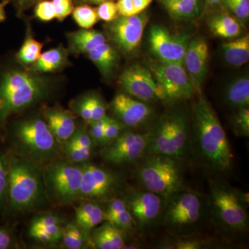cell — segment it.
Listing matches in <instances>:
<instances>
[{"instance_id": "obj_20", "label": "cell", "mask_w": 249, "mask_h": 249, "mask_svg": "<svg viewBox=\"0 0 249 249\" xmlns=\"http://www.w3.org/2000/svg\"><path fill=\"white\" fill-rule=\"evenodd\" d=\"M127 234L104 221L91 231V242L98 249H125Z\"/></svg>"}, {"instance_id": "obj_12", "label": "cell", "mask_w": 249, "mask_h": 249, "mask_svg": "<svg viewBox=\"0 0 249 249\" xmlns=\"http://www.w3.org/2000/svg\"><path fill=\"white\" fill-rule=\"evenodd\" d=\"M148 70L164 93L165 101L179 102L196 93L183 65L152 61Z\"/></svg>"}, {"instance_id": "obj_19", "label": "cell", "mask_w": 249, "mask_h": 249, "mask_svg": "<svg viewBox=\"0 0 249 249\" xmlns=\"http://www.w3.org/2000/svg\"><path fill=\"white\" fill-rule=\"evenodd\" d=\"M42 114L49 129L61 145L76 131V116L70 111L58 106H45L42 109Z\"/></svg>"}, {"instance_id": "obj_35", "label": "cell", "mask_w": 249, "mask_h": 249, "mask_svg": "<svg viewBox=\"0 0 249 249\" xmlns=\"http://www.w3.org/2000/svg\"><path fill=\"white\" fill-rule=\"evenodd\" d=\"M107 222L111 223L114 227L125 232L126 233H130L137 230L135 220L128 208H126L119 213L111 217Z\"/></svg>"}, {"instance_id": "obj_22", "label": "cell", "mask_w": 249, "mask_h": 249, "mask_svg": "<svg viewBox=\"0 0 249 249\" xmlns=\"http://www.w3.org/2000/svg\"><path fill=\"white\" fill-rule=\"evenodd\" d=\"M223 57L228 65L234 67L243 66L249 60V36L232 38L222 45Z\"/></svg>"}, {"instance_id": "obj_1", "label": "cell", "mask_w": 249, "mask_h": 249, "mask_svg": "<svg viewBox=\"0 0 249 249\" xmlns=\"http://www.w3.org/2000/svg\"><path fill=\"white\" fill-rule=\"evenodd\" d=\"M190 156L196 165L214 176H224L232 169L233 156L227 134L201 93L193 106Z\"/></svg>"}, {"instance_id": "obj_21", "label": "cell", "mask_w": 249, "mask_h": 249, "mask_svg": "<svg viewBox=\"0 0 249 249\" xmlns=\"http://www.w3.org/2000/svg\"><path fill=\"white\" fill-rule=\"evenodd\" d=\"M104 221V207L99 201L83 200L76 208L75 222L90 239L91 231Z\"/></svg>"}, {"instance_id": "obj_44", "label": "cell", "mask_w": 249, "mask_h": 249, "mask_svg": "<svg viewBox=\"0 0 249 249\" xmlns=\"http://www.w3.org/2000/svg\"><path fill=\"white\" fill-rule=\"evenodd\" d=\"M35 16L43 22H49L55 19V15L52 1L42 0L39 1L35 8Z\"/></svg>"}, {"instance_id": "obj_54", "label": "cell", "mask_w": 249, "mask_h": 249, "mask_svg": "<svg viewBox=\"0 0 249 249\" xmlns=\"http://www.w3.org/2000/svg\"><path fill=\"white\" fill-rule=\"evenodd\" d=\"M4 1H5V0H4Z\"/></svg>"}, {"instance_id": "obj_3", "label": "cell", "mask_w": 249, "mask_h": 249, "mask_svg": "<svg viewBox=\"0 0 249 249\" xmlns=\"http://www.w3.org/2000/svg\"><path fill=\"white\" fill-rule=\"evenodd\" d=\"M6 155L9 168L6 213L15 215L27 213L47 199L43 165L11 150Z\"/></svg>"}, {"instance_id": "obj_13", "label": "cell", "mask_w": 249, "mask_h": 249, "mask_svg": "<svg viewBox=\"0 0 249 249\" xmlns=\"http://www.w3.org/2000/svg\"><path fill=\"white\" fill-rule=\"evenodd\" d=\"M147 142V132L124 129L113 142L103 145L101 156L105 161L112 165L136 163L146 153Z\"/></svg>"}, {"instance_id": "obj_36", "label": "cell", "mask_w": 249, "mask_h": 249, "mask_svg": "<svg viewBox=\"0 0 249 249\" xmlns=\"http://www.w3.org/2000/svg\"><path fill=\"white\" fill-rule=\"evenodd\" d=\"M62 152L66 155L67 160L75 163L88 161L91 157L93 150L83 149L66 142L62 145Z\"/></svg>"}, {"instance_id": "obj_14", "label": "cell", "mask_w": 249, "mask_h": 249, "mask_svg": "<svg viewBox=\"0 0 249 249\" xmlns=\"http://www.w3.org/2000/svg\"><path fill=\"white\" fill-rule=\"evenodd\" d=\"M119 83L127 94L147 103L165 101L164 93L148 69L136 64L121 73Z\"/></svg>"}, {"instance_id": "obj_47", "label": "cell", "mask_w": 249, "mask_h": 249, "mask_svg": "<svg viewBox=\"0 0 249 249\" xmlns=\"http://www.w3.org/2000/svg\"><path fill=\"white\" fill-rule=\"evenodd\" d=\"M116 6L119 16H131L137 14L132 0H118Z\"/></svg>"}, {"instance_id": "obj_2", "label": "cell", "mask_w": 249, "mask_h": 249, "mask_svg": "<svg viewBox=\"0 0 249 249\" xmlns=\"http://www.w3.org/2000/svg\"><path fill=\"white\" fill-rule=\"evenodd\" d=\"M206 196L210 220L224 238L249 231V195L220 178L210 179Z\"/></svg>"}, {"instance_id": "obj_45", "label": "cell", "mask_w": 249, "mask_h": 249, "mask_svg": "<svg viewBox=\"0 0 249 249\" xmlns=\"http://www.w3.org/2000/svg\"><path fill=\"white\" fill-rule=\"evenodd\" d=\"M53 4L55 18L62 21L72 14L74 9L73 0H51Z\"/></svg>"}, {"instance_id": "obj_46", "label": "cell", "mask_w": 249, "mask_h": 249, "mask_svg": "<svg viewBox=\"0 0 249 249\" xmlns=\"http://www.w3.org/2000/svg\"><path fill=\"white\" fill-rule=\"evenodd\" d=\"M89 98L90 104H91V114H92L91 121L101 120L107 116L106 114L107 108L102 98L96 94L89 95Z\"/></svg>"}, {"instance_id": "obj_26", "label": "cell", "mask_w": 249, "mask_h": 249, "mask_svg": "<svg viewBox=\"0 0 249 249\" xmlns=\"http://www.w3.org/2000/svg\"><path fill=\"white\" fill-rule=\"evenodd\" d=\"M208 25L214 36L222 38H235L242 33V26L240 21L229 14L214 15L209 18Z\"/></svg>"}, {"instance_id": "obj_28", "label": "cell", "mask_w": 249, "mask_h": 249, "mask_svg": "<svg viewBox=\"0 0 249 249\" xmlns=\"http://www.w3.org/2000/svg\"><path fill=\"white\" fill-rule=\"evenodd\" d=\"M174 19L186 20L196 17L200 11L199 0H160Z\"/></svg>"}, {"instance_id": "obj_48", "label": "cell", "mask_w": 249, "mask_h": 249, "mask_svg": "<svg viewBox=\"0 0 249 249\" xmlns=\"http://www.w3.org/2000/svg\"><path fill=\"white\" fill-rule=\"evenodd\" d=\"M13 239L11 232L5 228L0 227V249L11 248Z\"/></svg>"}, {"instance_id": "obj_18", "label": "cell", "mask_w": 249, "mask_h": 249, "mask_svg": "<svg viewBox=\"0 0 249 249\" xmlns=\"http://www.w3.org/2000/svg\"><path fill=\"white\" fill-rule=\"evenodd\" d=\"M209 45L201 36L191 38L187 45L183 65L188 73L196 93L201 94L207 76Z\"/></svg>"}, {"instance_id": "obj_4", "label": "cell", "mask_w": 249, "mask_h": 249, "mask_svg": "<svg viewBox=\"0 0 249 249\" xmlns=\"http://www.w3.org/2000/svg\"><path fill=\"white\" fill-rule=\"evenodd\" d=\"M209 222L206 196L186 188L165 197L160 224L172 236H199Z\"/></svg>"}, {"instance_id": "obj_38", "label": "cell", "mask_w": 249, "mask_h": 249, "mask_svg": "<svg viewBox=\"0 0 249 249\" xmlns=\"http://www.w3.org/2000/svg\"><path fill=\"white\" fill-rule=\"evenodd\" d=\"M222 2L237 19H249V0H222Z\"/></svg>"}, {"instance_id": "obj_50", "label": "cell", "mask_w": 249, "mask_h": 249, "mask_svg": "<svg viewBox=\"0 0 249 249\" xmlns=\"http://www.w3.org/2000/svg\"><path fill=\"white\" fill-rule=\"evenodd\" d=\"M35 1L36 0H15V2L18 9L23 10L35 2Z\"/></svg>"}, {"instance_id": "obj_49", "label": "cell", "mask_w": 249, "mask_h": 249, "mask_svg": "<svg viewBox=\"0 0 249 249\" xmlns=\"http://www.w3.org/2000/svg\"><path fill=\"white\" fill-rule=\"evenodd\" d=\"M136 14H139L143 12L150 6L152 0H132Z\"/></svg>"}, {"instance_id": "obj_52", "label": "cell", "mask_w": 249, "mask_h": 249, "mask_svg": "<svg viewBox=\"0 0 249 249\" xmlns=\"http://www.w3.org/2000/svg\"><path fill=\"white\" fill-rule=\"evenodd\" d=\"M110 1V0H76L77 2L80 4H96L98 5L104 1Z\"/></svg>"}, {"instance_id": "obj_7", "label": "cell", "mask_w": 249, "mask_h": 249, "mask_svg": "<svg viewBox=\"0 0 249 249\" xmlns=\"http://www.w3.org/2000/svg\"><path fill=\"white\" fill-rule=\"evenodd\" d=\"M9 137L12 151L42 165L59 158L62 152V145L41 118L16 123L10 131Z\"/></svg>"}, {"instance_id": "obj_15", "label": "cell", "mask_w": 249, "mask_h": 249, "mask_svg": "<svg viewBox=\"0 0 249 249\" xmlns=\"http://www.w3.org/2000/svg\"><path fill=\"white\" fill-rule=\"evenodd\" d=\"M191 35L172 34L168 29L158 25L150 28L149 42L150 50L159 61L183 65L187 45Z\"/></svg>"}, {"instance_id": "obj_42", "label": "cell", "mask_w": 249, "mask_h": 249, "mask_svg": "<svg viewBox=\"0 0 249 249\" xmlns=\"http://www.w3.org/2000/svg\"><path fill=\"white\" fill-rule=\"evenodd\" d=\"M124 124L113 118H108L107 124H106L104 129L105 145L109 143L117 138L121 132L125 129Z\"/></svg>"}, {"instance_id": "obj_32", "label": "cell", "mask_w": 249, "mask_h": 249, "mask_svg": "<svg viewBox=\"0 0 249 249\" xmlns=\"http://www.w3.org/2000/svg\"><path fill=\"white\" fill-rule=\"evenodd\" d=\"M165 241L159 248L169 249H201L208 247L207 241L199 238L198 235L176 237Z\"/></svg>"}, {"instance_id": "obj_8", "label": "cell", "mask_w": 249, "mask_h": 249, "mask_svg": "<svg viewBox=\"0 0 249 249\" xmlns=\"http://www.w3.org/2000/svg\"><path fill=\"white\" fill-rule=\"evenodd\" d=\"M183 163L170 156L145 153L135 163L134 176L139 186L165 198L187 188Z\"/></svg>"}, {"instance_id": "obj_9", "label": "cell", "mask_w": 249, "mask_h": 249, "mask_svg": "<svg viewBox=\"0 0 249 249\" xmlns=\"http://www.w3.org/2000/svg\"><path fill=\"white\" fill-rule=\"evenodd\" d=\"M82 175L81 164L60 158L49 162L43 168L47 199L59 206L78 200Z\"/></svg>"}, {"instance_id": "obj_43", "label": "cell", "mask_w": 249, "mask_h": 249, "mask_svg": "<svg viewBox=\"0 0 249 249\" xmlns=\"http://www.w3.org/2000/svg\"><path fill=\"white\" fill-rule=\"evenodd\" d=\"M71 109L75 114H78L86 122H91V104H90L89 96L82 98L81 99L72 103Z\"/></svg>"}, {"instance_id": "obj_30", "label": "cell", "mask_w": 249, "mask_h": 249, "mask_svg": "<svg viewBox=\"0 0 249 249\" xmlns=\"http://www.w3.org/2000/svg\"><path fill=\"white\" fill-rule=\"evenodd\" d=\"M62 242L67 249H80L85 248L91 239L84 233L76 222H70L63 227Z\"/></svg>"}, {"instance_id": "obj_11", "label": "cell", "mask_w": 249, "mask_h": 249, "mask_svg": "<svg viewBox=\"0 0 249 249\" xmlns=\"http://www.w3.org/2000/svg\"><path fill=\"white\" fill-rule=\"evenodd\" d=\"M133 216L137 230L146 232L160 223L165 198L142 188L127 186L121 196Z\"/></svg>"}, {"instance_id": "obj_24", "label": "cell", "mask_w": 249, "mask_h": 249, "mask_svg": "<svg viewBox=\"0 0 249 249\" xmlns=\"http://www.w3.org/2000/svg\"><path fill=\"white\" fill-rule=\"evenodd\" d=\"M87 55L105 78H109L114 73L118 64L119 55L115 48L109 44L105 42Z\"/></svg>"}, {"instance_id": "obj_51", "label": "cell", "mask_w": 249, "mask_h": 249, "mask_svg": "<svg viewBox=\"0 0 249 249\" xmlns=\"http://www.w3.org/2000/svg\"><path fill=\"white\" fill-rule=\"evenodd\" d=\"M9 0H5L2 2H0V22H2L6 19V11L5 6L9 3Z\"/></svg>"}, {"instance_id": "obj_10", "label": "cell", "mask_w": 249, "mask_h": 249, "mask_svg": "<svg viewBox=\"0 0 249 249\" xmlns=\"http://www.w3.org/2000/svg\"><path fill=\"white\" fill-rule=\"evenodd\" d=\"M80 164L83 175L79 199L106 203L120 196L127 188L121 174L87 161Z\"/></svg>"}, {"instance_id": "obj_25", "label": "cell", "mask_w": 249, "mask_h": 249, "mask_svg": "<svg viewBox=\"0 0 249 249\" xmlns=\"http://www.w3.org/2000/svg\"><path fill=\"white\" fill-rule=\"evenodd\" d=\"M70 46L73 52L78 53L88 54L106 42V38L102 33L90 29H83L69 35Z\"/></svg>"}, {"instance_id": "obj_40", "label": "cell", "mask_w": 249, "mask_h": 249, "mask_svg": "<svg viewBox=\"0 0 249 249\" xmlns=\"http://www.w3.org/2000/svg\"><path fill=\"white\" fill-rule=\"evenodd\" d=\"M108 118L109 116H107L101 120L91 121L89 123L90 127L88 132L95 145H102V146L105 145L104 129L107 124Z\"/></svg>"}, {"instance_id": "obj_37", "label": "cell", "mask_w": 249, "mask_h": 249, "mask_svg": "<svg viewBox=\"0 0 249 249\" xmlns=\"http://www.w3.org/2000/svg\"><path fill=\"white\" fill-rule=\"evenodd\" d=\"M233 130L237 135L248 137L249 136V107L237 109L232 118Z\"/></svg>"}, {"instance_id": "obj_31", "label": "cell", "mask_w": 249, "mask_h": 249, "mask_svg": "<svg viewBox=\"0 0 249 249\" xmlns=\"http://www.w3.org/2000/svg\"><path fill=\"white\" fill-rule=\"evenodd\" d=\"M42 44L28 35L24 43L18 52L17 59L25 65H34L42 53Z\"/></svg>"}, {"instance_id": "obj_16", "label": "cell", "mask_w": 249, "mask_h": 249, "mask_svg": "<svg viewBox=\"0 0 249 249\" xmlns=\"http://www.w3.org/2000/svg\"><path fill=\"white\" fill-rule=\"evenodd\" d=\"M147 22L148 16L144 11L134 16H119L108 22V34L123 53L130 54L140 45Z\"/></svg>"}, {"instance_id": "obj_34", "label": "cell", "mask_w": 249, "mask_h": 249, "mask_svg": "<svg viewBox=\"0 0 249 249\" xmlns=\"http://www.w3.org/2000/svg\"><path fill=\"white\" fill-rule=\"evenodd\" d=\"M9 168L6 153L0 150V213L4 214L7 209Z\"/></svg>"}, {"instance_id": "obj_33", "label": "cell", "mask_w": 249, "mask_h": 249, "mask_svg": "<svg viewBox=\"0 0 249 249\" xmlns=\"http://www.w3.org/2000/svg\"><path fill=\"white\" fill-rule=\"evenodd\" d=\"M72 15L75 22L82 29H91L98 20L96 9L89 4H82L77 6L73 9Z\"/></svg>"}, {"instance_id": "obj_41", "label": "cell", "mask_w": 249, "mask_h": 249, "mask_svg": "<svg viewBox=\"0 0 249 249\" xmlns=\"http://www.w3.org/2000/svg\"><path fill=\"white\" fill-rule=\"evenodd\" d=\"M73 145L83 149L93 150L94 142L90 137L89 132L85 129H76L74 133L67 141Z\"/></svg>"}, {"instance_id": "obj_39", "label": "cell", "mask_w": 249, "mask_h": 249, "mask_svg": "<svg viewBox=\"0 0 249 249\" xmlns=\"http://www.w3.org/2000/svg\"><path fill=\"white\" fill-rule=\"evenodd\" d=\"M96 11L98 19H101V20L107 22H112L119 16L116 3L113 1L112 0L104 1V2L98 4Z\"/></svg>"}, {"instance_id": "obj_5", "label": "cell", "mask_w": 249, "mask_h": 249, "mask_svg": "<svg viewBox=\"0 0 249 249\" xmlns=\"http://www.w3.org/2000/svg\"><path fill=\"white\" fill-rule=\"evenodd\" d=\"M48 82L34 72L9 69L0 75V128L11 116L47 96Z\"/></svg>"}, {"instance_id": "obj_27", "label": "cell", "mask_w": 249, "mask_h": 249, "mask_svg": "<svg viewBox=\"0 0 249 249\" xmlns=\"http://www.w3.org/2000/svg\"><path fill=\"white\" fill-rule=\"evenodd\" d=\"M67 62V53L62 47L52 49L41 53L40 58L34 64L31 71L34 73H49L57 71Z\"/></svg>"}, {"instance_id": "obj_23", "label": "cell", "mask_w": 249, "mask_h": 249, "mask_svg": "<svg viewBox=\"0 0 249 249\" xmlns=\"http://www.w3.org/2000/svg\"><path fill=\"white\" fill-rule=\"evenodd\" d=\"M224 100L229 107L237 110L249 107V78L245 74L234 78L224 90Z\"/></svg>"}, {"instance_id": "obj_53", "label": "cell", "mask_w": 249, "mask_h": 249, "mask_svg": "<svg viewBox=\"0 0 249 249\" xmlns=\"http://www.w3.org/2000/svg\"><path fill=\"white\" fill-rule=\"evenodd\" d=\"M222 1V0H206V4L209 7H213V6L220 4Z\"/></svg>"}, {"instance_id": "obj_17", "label": "cell", "mask_w": 249, "mask_h": 249, "mask_svg": "<svg viewBox=\"0 0 249 249\" xmlns=\"http://www.w3.org/2000/svg\"><path fill=\"white\" fill-rule=\"evenodd\" d=\"M116 120L127 128H137L152 119L154 110L148 103L142 102L127 93H118L110 104Z\"/></svg>"}, {"instance_id": "obj_6", "label": "cell", "mask_w": 249, "mask_h": 249, "mask_svg": "<svg viewBox=\"0 0 249 249\" xmlns=\"http://www.w3.org/2000/svg\"><path fill=\"white\" fill-rule=\"evenodd\" d=\"M190 134L191 121L186 109L167 111L147 132L146 153L161 154L186 162L190 156Z\"/></svg>"}, {"instance_id": "obj_29", "label": "cell", "mask_w": 249, "mask_h": 249, "mask_svg": "<svg viewBox=\"0 0 249 249\" xmlns=\"http://www.w3.org/2000/svg\"><path fill=\"white\" fill-rule=\"evenodd\" d=\"M30 226L39 227L49 232L57 242L61 240L63 227L61 226L60 219L52 213H45L36 216L31 221Z\"/></svg>"}]
</instances>
